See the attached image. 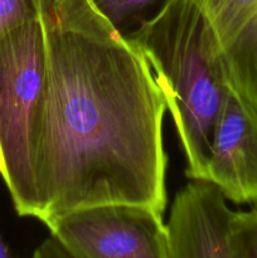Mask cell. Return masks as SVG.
Returning a JSON list of instances; mask_svg holds the SVG:
<instances>
[{
	"label": "cell",
	"mask_w": 257,
	"mask_h": 258,
	"mask_svg": "<svg viewBox=\"0 0 257 258\" xmlns=\"http://www.w3.org/2000/svg\"><path fill=\"white\" fill-rule=\"evenodd\" d=\"M45 78L33 149L47 223L90 207L164 214L165 95L141 50L91 0H45Z\"/></svg>",
	"instance_id": "obj_1"
},
{
	"label": "cell",
	"mask_w": 257,
	"mask_h": 258,
	"mask_svg": "<svg viewBox=\"0 0 257 258\" xmlns=\"http://www.w3.org/2000/svg\"><path fill=\"white\" fill-rule=\"evenodd\" d=\"M165 95L186 159V178L206 181L212 135L229 86L197 0H164L126 35Z\"/></svg>",
	"instance_id": "obj_2"
},
{
	"label": "cell",
	"mask_w": 257,
	"mask_h": 258,
	"mask_svg": "<svg viewBox=\"0 0 257 258\" xmlns=\"http://www.w3.org/2000/svg\"><path fill=\"white\" fill-rule=\"evenodd\" d=\"M45 58L42 15L0 39V176L17 213L33 218L38 212L33 149Z\"/></svg>",
	"instance_id": "obj_3"
},
{
	"label": "cell",
	"mask_w": 257,
	"mask_h": 258,
	"mask_svg": "<svg viewBox=\"0 0 257 258\" xmlns=\"http://www.w3.org/2000/svg\"><path fill=\"white\" fill-rule=\"evenodd\" d=\"M75 258H169L163 214L130 204L77 209L45 223Z\"/></svg>",
	"instance_id": "obj_4"
},
{
	"label": "cell",
	"mask_w": 257,
	"mask_h": 258,
	"mask_svg": "<svg viewBox=\"0 0 257 258\" xmlns=\"http://www.w3.org/2000/svg\"><path fill=\"white\" fill-rule=\"evenodd\" d=\"M206 181L226 201L257 208V108L231 87L212 135Z\"/></svg>",
	"instance_id": "obj_5"
},
{
	"label": "cell",
	"mask_w": 257,
	"mask_h": 258,
	"mask_svg": "<svg viewBox=\"0 0 257 258\" xmlns=\"http://www.w3.org/2000/svg\"><path fill=\"white\" fill-rule=\"evenodd\" d=\"M233 211L221 191L204 180H190L171 204L166 223L169 258H231L229 224Z\"/></svg>",
	"instance_id": "obj_6"
},
{
	"label": "cell",
	"mask_w": 257,
	"mask_h": 258,
	"mask_svg": "<svg viewBox=\"0 0 257 258\" xmlns=\"http://www.w3.org/2000/svg\"><path fill=\"white\" fill-rule=\"evenodd\" d=\"M218 60L229 87L257 108V13L218 53Z\"/></svg>",
	"instance_id": "obj_7"
},
{
	"label": "cell",
	"mask_w": 257,
	"mask_h": 258,
	"mask_svg": "<svg viewBox=\"0 0 257 258\" xmlns=\"http://www.w3.org/2000/svg\"><path fill=\"white\" fill-rule=\"evenodd\" d=\"M228 242L231 258H257V209L232 213Z\"/></svg>",
	"instance_id": "obj_8"
},
{
	"label": "cell",
	"mask_w": 257,
	"mask_h": 258,
	"mask_svg": "<svg viewBox=\"0 0 257 258\" xmlns=\"http://www.w3.org/2000/svg\"><path fill=\"white\" fill-rule=\"evenodd\" d=\"M45 0H0V39L42 15Z\"/></svg>",
	"instance_id": "obj_9"
},
{
	"label": "cell",
	"mask_w": 257,
	"mask_h": 258,
	"mask_svg": "<svg viewBox=\"0 0 257 258\" xmlns=\"http://www.w3.org/2000/svg\"><path fill=\"white\" fill-rule=\"evenodd\" d=\"M96 9L115 27L127 22L130 18L140 13L156 0H91Z\"/></svg>",
	"instance_id": "obj_10"
},
{
	"label": "cell",
	"mask_w": 257,
	"mask_h": 258,
	"mask_svg": "<svg viewBox=\"0 0 257 258\" xmlns=\"http://www.w3.org/2000/svg\"><path fill=\"white\" fill-rule=\"evenodd\" d=\"M32 258H75L54 237L50 236L37 247Z\"/></svg>",
	"instance_id": "obj_11"
},
{
	"label": "cell",
	"mask_w": 257,
	"mask_h": 258,
	"mask_svg": "<svg viewBox=\"0 0 257 258\" xmlns=\"http://www.w3.org/2000/svg\"><path fill=\"white\" fill-rule=\"evenodd\" d=\"M0 258H17L2 237H0Z\"/></svg>",
	"instance_id": "obj_12"
}]
</instances>
